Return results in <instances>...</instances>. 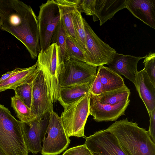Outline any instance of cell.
<instances>
[{
	"label": "cell",
	"mask_w": 155,
	"mask_h": 155,
	"mask_svg": "<svg viewBox=\"0 0 155 155\" xmlns=\"http://www.w3.org/2000/svg\"><path fill=\"white\" fill-rule=\"evenodd\" d=\"M0 28L20 41L35 59L40 47L37 18L31 7L20 1L0 0Z\"/></svg>",
	"instance_id": "cell-1"
},
{
	"label": "cell",
	"mask_w": 155,
	"mask_h": 155,
	"mask_svg": "<svg viewBox=\"0 0 155 155\" xmlns=\"http://www.w3.org/2000/svg\"><path fill=\"white\" fill-rule=\"evenodd\" d=\"M127 118L116 121L106 130L114 135L126 155H155V143L146 129Z\"/></svg>",
	"instance_id": "cell-2"
},
{
	"label": "cell",
	"mask_w": 155,
	"mask_h": 155,
	"mask_svg": "<svg viewBox=\"0 0 155 155\" xmlns=\"http://www.w3.org/2000/svg\"><path fill=\"white\" fill-rule=\"evenodd\" d=\"M0 148L5 155H28L22 123L0 104Z\"/></svg>",
	"instance_id": "cell-3"
},
{
	"label": "cell",
	"mask_w": 155,
	"mask_h": 155,
	"mask_svg": "<svg viewBox=\"0 0 155 155\" xmlns=\"http://www.w3.org/2000/svg\"><path fill=\"white\" fill-rule=\"evenodd\" d=\"M37 57L38 66L43 72L53 103L58 97L61 88L58 78L64 64L60 48L56 43L51 44L44 51H40Z\"/></svg>",
	"instance_id": "cell-4"
},
{
	"label": "cell",
	"mask_w": 155,
	"mask_h": 155,
	"mask_svg": "<svg viewBox=\"0 0 155 155\" xmlns=\"http://www.w3.org/2000/svg\"><path fill=\"white\" fill-rule=\"evenodd\" d=\"M90 93L78 101L63 106L64 110L60 117L69 137L84 136V127L89 115Z\"/></svg>",
	"instance_id": "cell-5"
},
{
	"label": "cell",
	"mask_w": 155,
	"mask_h": 155,
	"mask_svg": "<svg viewBox=\"0 0 155 155\" xmlns=\"http://www.w3.org/2000/svg\"><path fill=\"white\" fill-rule=\"evenodd\" d=\"M97 66L73 59L64 61L59 74L61 87L82 84H91L97 74Z\"/></svg>",
	"instance_id": "cell-6"
},
{
	"label": "cell",
	"mask_w": 155,
	"mask_h": 155,
	"mask_svg": "<svg viewBox=\"0 0 155 155\" xmlns=\"http://www.w3.org/2000/svg\"><path fill=\"white\" fill-rule=\"evenodd\" d=\"M83 22L86 36L85 62L97 67L108 65L116 51L98 37L84 18Z\"/></svg>",
	"instance_id": "cell-7"
},
{
	"label": "cell",
	"mask_w": 155,
	"mask_h": 155,
	"mask_svg": "<svg viewBox=\"0 0 155 155\" xmlns=\"http://www.w3.org/2000/svg\"><path fill=\"white\" fill-rule=\"evenodd\" d=\"M70 140L60 117L53 110L49 113L48 123L41 153L43 155H57L68 147Z\"/></svg>",
	"instance_id": "cell-8"
},
{
	"label": "cell",
	"mask_w": 155,
	"mask_h": 155,
	"mask_svg": "<svg viewBox=\"0 0 155 155\" xmlns=\"http://www.w3.org/2000/svg\"><path fill=\"white\" fill-rule=\"evenodd\" d=\"M37 17L40 51H44L51 45V39L60 20L59 9L55 0H48L39 6Z\"/></svg>",
	"instance_id": "cell-9"
},
{
	"label": "cell",
	"mask_w": 155,
	"mask_h": 155,
	"mask_svg": "<svg viewBox=\"0 0 155 155\" xmlns=\"http://www.w3.org/2000/svg\"><path fill=\"white\" fill-rule=\"evenodd\" d=\"M31 114L35 118H41L53 110L48 88L43 72L38 67L31 80Z\"/></svg>",
	"instance_id": "cell-10"
},
{
	"label": "cell",
	"mask_w": 155,
	"mask_h": 155,
	"mask_svg": "<svg viewBox=\"0 0 155 155\" xmlns=\"http://www.w3.org/2000/svg\"><path fill=\"white\" fill-rule=\"evenodd\" d=\"M84 144L92 153L100 155H126L114 136L105 130L85 137Z\"/></svg>",
	"instance_id": "cell-11"
},
{
	"label": "cell",
	"mask_w": 155,
	"mask_h": 155,
	"mask_svg": "<svg viewBox=\"0 0 155 155\" xmlns=\"http://www.w3.org/2000/svg\"><path fill=\"white\" fill-rule=\"evenodd\" d=\"M49 116V114L41 118H35L28 122H22L23 136L28 152L36 154L41 151V143L45 136Z\"/></svg>",
	"instance_id": "cell-12"
},
{
	"label": "cell",
	"mask_w": 155,
	"mask_h": 155,
	"mask_svg": "<svg viewBox=\"0 0 155 155\" xmlns=\"http://www.w3.org/2000/svg\"><path fill=\"white\" fill-rule=\"evenodd\" d=\"M128 100L114 105L101 103L96 96L90 93L89 115L97 122L112 121L125 115V111L129 105Z\"/></svg>",
	"instance_id": "cell-13"
},
{
	"label": "cell",
	"mask_w": 155,
	"mask_h": 155,
	"mask_svg": "<svg viewBox=\"0 0 155 155\" xmlns=\"http://www.w3.org/2000/svg\"><path fill=\"white\" fill-rule=\"evenodd\" d=\"M125 84L120 75L108 67L99 66L96 77L90 89V92L97 95L119 88Z\"/></svg>",
	"instance_id": "cell-14"
},
{
	"label": "cell",
	"mask_w": 155,
	"mask_h": 155,
	"mask_svg": "<svg viewBox=\"0 0 155 155\" xmlns=\"http://www.w3.org/2000/svg\"><path fill=\"white\" fill-rule=\"evenodd\" d=\"M144 57H137L116 53L108 67L118 74L123 75L135 84L138 72L137 65Z\"/></svg>",
	"instance_id": "cell-15"
},
{
	"label": "cell",
	"mask_w": 155,
	"mask_h": 155,
	"mask_svg": "<svg viewBox=\"0 0 155 155\" xmlns=\"http://www.w3.org/2000/svg\"><path fill=\"white\" fill-rule=\"evenodd\" d=\"M126 8L134 16L155 29V0H126Z\"/></svg>",
	"instance_id": "cell-16"
},
{
	"label": "cell",
	"mask_w": 155,
	"mask_h": 155,
	"mask_svg": "<svg viewBox=\"0 0 155 155\" xmlns=\"http://www.w3.org/2000/svg\"><path fill=\"white\" fill-rule=\"evenodd\" d=\"M126 0H94L92 16L102 25L119 11L126 8Z\"/></svg>",
	"instance_id": "cell-17"
},
{
	"label": "cell",
	"mask_w": 155,
	"mask_h": 155,
	"mask_svg": "<svg viewBox=\"0 0 155 155\" xmlns=\"http://www.w3.org/2000/svg\"><path fill=\"white\" fill-rule=\"evenodd\" d=\"M135 86L150 116L151 112L155 109V86L144 69L138 72Z\"/></svg>",
	"instance_id": "cell-18"
},
{
	"label": "cell",
	"mask_w": 155,
	"mask_h": 155,
	"mask_svg": "<svg viewBox=\"0 0 155 155\" xmlns=\"http://www.w3.org/2000/svg\"><path fill=\"white\" fill-rule=\"evenodd\" d=\"M55 1L58 6L61 19L67 37L81 49L77 40L72 18V11L77 7L78 0H56Z\"/></svg>",
	"instance_id": "cell-19"
},
{
	"label": "cell",
	"mask_w": 155,
	"mask_h": 155,
	"mask_svg": "<svg viewBox=\"0 0 155 155\" xmlns=\"http://www.w3.org/2000/svg\"><path fill=\"white\" fill-rule=\"evenodd\" d=\"M91 84H82L61 87L58 100L62 106L72 104L88 94Z\"/></svg>",
	"instance_id": "cell-20"
},
{
	"label": "cell",
	"mask_w": 155,
	"mask_h": 155,
	"mask_svg": "<svg viewBox=\"0 0 155 155\" xmlns=\"http://www.w3.org/2000/svg\"><path fill=\"white\" fill-rule=\"evenodd\" d=\"M37 67V62L33 66L22 70L6 79L0 81V92L8 89H14L20 85L30 81Z\"/></svg>",
	"instance_id": "cell-21"
},
{
	"label": "cell",
	"mask_w": 155,
	"mask_h": 155,
	"mask_svg": "<svg viewBox=\"0 0 155 155\" xmlns=\"http://www.w3.org/2000/svg\"><path fill=\"white\" fill-rule=\"evenodd\" d=\"M130 94V89L124 84L119 88L95 95L101 103L114 105L128 100Z\"/></svg>",
	"instance_id": "cell-22"
},
{
	"label": "cell",
	"mask_w": 155,
	"mask_h": 155,
	"mask_svg": "<svg viewBox=\"0 0 155 155\" xmlns=\"http://www.w3.org/2000/svg\"><path fill=\"white\" fill-rule=\"evenodd\" d=\"M72 18L74 27L77 42L81 50L85 53L86 36L83 18L76 7L73 10Z\"/></svg>",
	"instance_id": "cell-23"
},
{
	"label": "cell",
	"mask_w": 155,
	"mask_h": 155,
	"mask_svg": "<svg viewBox=\"0 0 155 155\" xmlns=\"http://www.w3.org/2000/svg\"><path fill=\"white\" fill-rule=\"evenodd\" d=\"M11 107L21 122H28L35 118L31 114L30 109L17 95L11 97Z\"/></svg>",
	"instance_id": "cell-24"
},
{
	"label": "cell",
	"mask_w": 155,
	"mask_h": 155,
	"mask_svg": "<svg viewBox=\"0 0 155 155\" xmlns=\"http://www.w3.org/2000/svg\"><path fill=\"white\" fill-rule=\"evenodd\" d=\"M67 38V34L61 19L53 34L51 43H56L60 47L64 61L67 58L66 41Z\"/></svg>",
	"instance_id": "cell-25"
},
{
	"label": "cell",
	"mask_w": 155,
	"mask_h": 155,
	"mask_svg": "<svg viewBox=\"0 0 155 155\" xmlns=\"http://www.w3.org/2000/svg\"><path fill=\"white\" fill-rule=\"evenodd\" d=\"M31 79L16 87L14 90L15 95L30 109L32 102Z\"/></svg>",
	"instance_id": "cell-26"
},
{
	"label": "cell",
	"mask_w": 155,
	"mask_h": 155,
	"mask_svg": "<svg viewBox=\"0 0 155 155\" xmlns=\"http://www.w3.org/2000/svg\"><path fill=\"white\" fill-rule=\"evenodd\" d=\"M66 52L67 58L66 60L69 58L85 62L84 52L68 37L66 41Z\"/></svg>",
	"instance_id": "cell-27"
},
{
	"label": "cell",
	"mask_w": 155,
	"mask_h": 155,
	"mask_svg": "<svg viewBox=\"0 0 155 155\" xmlns=\"http://www.w3.org/2000/svg\"><path fill=\"white\" fill-rule=\"evenodd\" d=\"M143 68L153 85L155 86V53L150 52L144 57Z\"/></svg>",
	"instance_id": "cell-28"
},
{
	"label": "cell",
	"mask_w": 155,
	"mask_h": 155,
	"mask_svg": "<svg viewBox=\"0 0 155 155\" xmlns=\"http://www.w3.org/2000/svg\"><path fill=\"white\" fill-rule=\"evenodd\" d=\"M62 155H93V154L84 144L68 149Z\"/></svg>",
	"instance_id": "cell-29"
},
{
	"label": "cell",
	"mask_w": 155,
	"mask_h": 155,
	"mask_svg": "<svg viewBox=\"0 0 155 155\" xmlns=\"http://www.w3.org/2000/svg\"><path fill=\"white\" fill-rule=\"evenodd\" d=\"M150 120V125L148 131L153 142L155 143V109L151 112Z\"/></svg>",
	"instance_id": "cell-30"
},
{
	"label": "cell",
	"mask_w": 155,
	"mask_h": 155,
	"mask_svg": "<svg viewBox=\"0 0 155 155\" xmlns=\"http://www.w3.org/2000/svg\"><path fill=\"white\" fill-rule=\"evenodd\" d=\"M22 69V68H17L12 71L7 72L2 76V77L0 78V81L4 80L9 78V77L21 71Z\"/></svg>",
	"instance_id": "cell-31"
},
{
	"label": "cell",
	"mask_w": 155,
	"mask_h": 155,
	"mask_svg": "<svg viewBox=\"0 0 155 155\" xmlns=\"http://www.w3.org/2000/svg\"><path fill=\"white\" fill-rule=\"evenodd\" d=\"M0 155H5L3 152L0 148Z\"/></svg>",
	"instance_id": "cell-32"
},
{
	"label": "cell",
	"mask_w": 155,
	"mask_h": 155,
	"mask_svg": "<svg viewBox=\"0 0 155 155\" xmlns=\"http://www.w3.org/2000/svg\"><path fill=\"white\" fill-rule=\"evenodd\" d=\"M93 155H100L95 153H92Z\"/></svg>",
	"instance_id": "cell-33"
},
{
	"label": "cell",
	"mask_w": 155,
	"mask_h": 155,
	"mask_svg": "<svg viewBox=\"0 0 155 155\" xmlns=\"http://www.w3.org/2000/svg\"><path fill=\"white\" fill-rule=\"evenodd\" d=\"M1 20H0V27L1 26Z\"/></svg>",
	"instance_id": "cell-34"
}]
</instances>
